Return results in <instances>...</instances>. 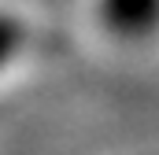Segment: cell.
I'll return each instance as SVG.
<instances>
[{"label":"cell","instance_id":"obj_1","mask_svg":"<svg viewBox=\"0 0 159 155\" xmlns=\"http://www.w3.org/2000/svg\"><path fill=\"white\" fill-rule=\"evenodd\" d=\"M93 19L100 33L122 48H141L159 37V0H93Z\"/></svg>","mask_w":159,"mask_h":155},{"label":"cell","instance_id":"obj_2","mask_svg":"<svg viewBox=\"0 0 159 155\" xmlns=\"http://www.w3.org/2000/svg\"><path fill=\"white\" fill-rule=\"evenodd\" d=\"M30 44H34L30 22H26L19 11L0 7V81L11 78L22 67V59L30 55Z\"/></svg>","mask_w":159,"mask_h":155}]
</instances>
